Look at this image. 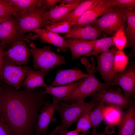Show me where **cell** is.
<instances>
[{"label":"cell","instance_id":"cell-37","mask_svg":"<svg viewBox=\"0 0 135 135\" xmlns=\"http://www.w3.org/2000/svg\"><path fill=\"white\" fill-rule=\"evenodd\" d=\"M115 132V129L114 127L112 126H106L103 132L99 133L96 132L94 135L111 134Z\"/></svg>","mask_w":135,"mask_h":135},{"label":"cell","instance_id":"cell-8","mask_svg":"<svg viewBox=\"0 0 135 135\" xmlns=\"http://www.w3.org/2000/svg\"><path fill=\"white\" fill-rule=\"evenodd\" d=\"M118 50L113 46L110 49L97 56L98 66L96 70L99 72L106 83L111 84L117 73L114 68V58Z\"/></svg>","mask_w":135,"mask_h":135},{"label":"cell","instance_id":"cell-26","mask_svg":"<svg viewBox=\"0 0 135 135\" xmlns=\"http://www.w3.org/2000/svg\"><path fill=\"white\" fill-rule=\"evenodd\" d=\"M98 102L92 100L90 105L88 107L80 117L77 124L75 130L79 133L87 132L91 127L90 114L92 108L97 104Z\"/></svg>","mask_w":135,"mask_h":135},{"label":"cell","instance_id":"cell-39","mask_svg":"<svg viewBox=\"0 0 135 135\" xmlns=\"http://www.w3.org/2000/svg\"><path fill=\"white\" fill-rule=\"evenodd\" d=\"M83 0H60V4H72L80 2Z\"/></svg>","mask_w":135,"mask_h":135},{"label":"cell","instance_id":"cell-15","mask_svg":"<svg viewBox=\"0 0 135 135\" xmlns=\"http://www.w3.org/2000/svg\"><path fill=\"white\" fill-rule=\"evenodd\" d=\"M63 38L92 40L98 39L102 32L91 25L84 27L74 26Z\"/></svg>","mask_w":135,"mask_h":135},{"label":"cell","instance_id":"cell-27","mask_svg":"<svg viewBox=\"0 0 135 135\" xmlns=\"http://www.w3.org/2000/svg\"><path fill=\"white\" fill-rule=\"evenodd\" d=\"M10 4L17 11L22 14L32 7H43L44 0H8Z\"/></svg>","mask_w":135,"mask_h":135},{"label":"cell","instance_id":"cell-44","mask_svg":"<svg viewBox=\"0 0 135 135\" xmlns=\"http://www.w3.org/2000/svg\"><path fill=\"white\" fill-rule=\"evenodd\" d=\"M90 131H88L87 132L81 133V134L80 135H87L88 134L90 133Z\"/></svg>","mask_w":135,"mask_h":135},{"label":"cell","instance_id":"cell-3","mask_svg":"<svg viewBox=\"0 0 135 135\" xmlns=\"http://www.w3.org/2000/svg\"><path fill=\"white\" fill-rule=\"evenodd\" d=\"M48 10L43 7H32L19 16L15 18L19 33L22 35L34 30L45 28L50 25L46 16Z\"/></svg>","mask_w":135,"mask_h":135},{"label":"cell","instance_id":"cell-42","mask_svg":"<svg viewBox=\"0 0 135 135\" xmlns=\"http://www.w3.org/2000/svg\"><path fill=\"white\" fill-rule=\"evenodd\" d=\"M68 130H62L59 134V135H65Z\"/></svg>","mask_w":135,"mask_h":135},{"label":"cell","instance_id":"cell-40","mask_svg":"<svg viewBox=\"0 0 135 135\" xmlns=\"http://www.w3.org/2000/svg\"><path fill=\"white\" fill-rule=\"evenodd\" d=\"M62 131L60 125L56 127L47 135H56L59 134Z\"/></svg>","mask_w":135,"mask_h":135},{"label":"cell","instance_id":"cell-31","mask_svg":"<svg viewBox=\"0 0 135 135\" xmlns=\"http://www.w3.org/2000/svg\"><path fill=\"white\" fill-rule=\"evenodd\" d=\"M21 14L10 4L8 0H0V16L7 18L13 16L16 18Z\"/></svg>","mask_w":135,"mask_h":135},{"label":"cell","instance_id":"cell-6","mask_svg":"<svg viewBox=\"0 0 135 135\" xmlns=\"http://www.w3.org/2000/svg\"><path fill=\"white\" fill-rule=\"evenodd\" d=\"M92 102V100L86 102L84 100H78L70 104L60 102L56 110L60 116L62 130H68L74 123L78 121Z\"/></svg>","mask_w":135,"mask_h":135},{"label":"cell","instance_id":"cell-2","mask_svg":"<svg viewBox=\"0 0 135 135\" xmlns=\"http://www.w3.org/2000/svg\"><path fill=\"white\" fill-rule=\"evenodd\" d=\"M80 60L86 68L88 76L69 96L60 99V102L75 100H84L87 97L111 86L110 84L100 82L95 76L96 63L93 59H91V64L85 57L81 58Z\"/></svg>","mask_w":135,"mask_h":135},{"label":"cell","instance_id":"cell-11","mask_svg":"<svg viewBox=\"0 0 135 135\" xmlns=\"http://www.w3.org/2000/svg\"><path fill=\"white\" fill-rule=\"evenodd\" d=\"M112 0H98L89 8L72 26L84 27L91 25L97 18L113 7Z\"/></svg>","mask_w":135,"mask_h":135},{"label":"cell","instance_id":"cell-1","mask_svg":"<svg viewBox=\"0 0 135 135\" xmlns=\"http://www.w3.org/2000/svg\"><path fill=\"white\" fill-rule=\"evenodd\" d=\"M0 96V120L7 124L14 135H28L37 120L45 102L44 91L13 86Z\"/></svg>","mask_w":135,"mask_h":135},{"label":"cell","instance_id":"cell-43","mask_svg":"<svg viewBox=\"0 0 135 135\" xmlns=\"http://www.w3.org/2000/svg\"><path fill=\"white\" fill-rule=\"evenodd\" d=\"M7 18L0 16V24L5 20Z\"/></svg>","mask_w":135,"mask_h":135},{"label":"cell","instance_id":"cell-32","mask_svg":"<svg viewBox=\"0 0 135 135\" xmlns=\"http://www.w3.org/2000/svg\"><path fill=\"white\" fill-rule=\"evenodd\" d=\"M72 26L68 22H58L51 23L44 29L55 33H65L69 32Z\"/></svg>","mask_w":135,"mask_h":135},{"label":"cell","instance_id":"cell-9","mask_svg":"<svg viewBox=\"0 0 135 135\" xmlns=\"http://www.w3.org/2000/svg\"><path fill=\"white\" fill-rule=\"evenodd\" d=\"M10 46L4 51L5 60L17 66L25 65L29 61V58L31 54L24 40H18Z\"/></svg>","mask_w":135,"mask_h":135},{"label":"cell","instance_id":"cell-17","mask_svg":"<svg viewBox=\"0 0 135 135\" xmlns=\"http://www.w3.org/2000/svg\"><path fill=\"white\" fill-rule=\"evenodd\" d=\"M64 39L71 50L73 60L86 55L92 50L91 40L71 38Z\"/></svg>","mask_w":135,"mask_h":135},{"label":"cell","instance_id":"cell-22","mask_svg":"<svg viewBox=\"0 0 135 135\" xmlns=\"http://www.w3.org/2000/svg\"><path fill=\"white\" fill-rule=\"evenodd\" d=\"M85 78L78 81L72 82L65 86H48L44 91L45 94H48L53 98L61 99L69 96L83 82Z\"/></svg>","mask_w":135,"mask_h":135},{"label":"cell","instance_id":"cell-29","mask_svg":"<svg viewBox=\"0 0 135 135\" xmlns=\"http://www.w3.org/2000/svg\"><path fill=\"white\" fill-rule=\"evenodd\" d=\"M104 103L98 102L97 104L92 108L90 114V119L92 131L90 135H94L97 132V129L104 119L103 110Z\"/></svg>","mask_w":135,"mask_h":135},{"label":"cell","instance_id":"cell-10","mask_svg":"<svg viewBox=\"0 0 135 135\" xmlns=\"http://www.w3.org/2000/svg\"><path fill=\"white\" fill-rule=\"evenodd\" d=\"M26 75V66L15 65L4 59L0 78L6 83L19 90Z\"/></svg>","mask_w":135,"mask_h":135},{"label":"cell","instance_id":"cell-21","mask_svg":"<svg viewBox=\"0 0 135 135\" xmlns=\"http://www.w3.org/2000/svg\"><path fill=\"white\" fill-rule=\"evenodd\" d=\"M124 12L126 22V29L124 31L126 40L125 48L130 46L132 52L129 55L134 54L135 50V11L134 10H129L126 9L120 10Z\"/></svg>","mask_w":135,"mask_h":135},{"label":"cell","instance_id":"cell-28","mask_svg":"<svg viewBox=\"0 0 135 135\" xmlns=\"http://www.w3.org/2000/svg\"><path fill=\"white\" fill-rule=\"evenodd\" d=\"M113 36L111 37H104L100 39L91 40L92 50L90 52L86 55L89 56L92 55L98 56L109 49L110 47L113 46Z\"/></svg>","mask_w":135,"mask_h":135},{"label":"cell","instance_id":"cell-30","mask_svg":"<svg viewBox=\"0 0 135 135\" xmlns=\"http://www.w3.org/2000/svg\"><path fill=\"white\" fill-rule=\"evenodd\" d=\"M128 60V57L122 50H118L114 58V66L117 72H120L126 69Z\"/></svg>","mask_w":135,"mask_h":135},{"label":"cell","instance_id":"cell-36","mask_svg":"<svg viewBox=\"0 0 135 135\" xmlns=\"http://www.w3.org/2000/svg\"><path fill=\"white\" fill-rule=\"evenodd\" d=\"M60 0H44L43 7L50 10L54 7L56 4L60 2Z\"/></svg>","mask_w":135,"mask_h":135},{"label":"cell","instance_id":"cell-4","mask_svg":"<svg viewBox=\"0 0 135 135\" xmlns=\"http://www.w3.org/2000/svg\"><path fill=\"white\" fill-rule=\"evenodd\" d=\"M30 53L33 58V67L35 70L39 69L48 73L56 66L65 64L64 56L52 51L49 46L38 48L33 42L30 44Z\"/></svg>","mask_w":135,"mask_h":135},{"label":"cell","instance_id":"cell-24","mask_svg":"<svg viewBox=\"0 0 135 135\" xmlns=\"http://www.w3.org/2000/svg\"><path fill=\"white\" fill-rule=\"evenodd\" d=\"M98 0H83L74 10L61 18L58 22H67L72 26L78 18Z\"/></svg>","mask_w":135,"mask_h":135},{"label":"cell","instance_id":"cell-12","mask_svg":"<svg viewBox=\"0 0 135 135\" xmlns=\"http://www.w3.org/2000/svg\"><path fill=\"white\" fill-rule=\"evenodd\" d=\"M111 85H118L122 88L124 94L127 98L134 97L135 92V67L134 64H130L124 71L117 72Z\"/></svg>","mask_w":135,"mask_h":135},{"label":"cell","instance_id":"cell-7","mask_svg":"<svg viewBox=\"0 0 135 135\" xmlns=\"http://www.w3.org/2000/svg\"><path fill=\"white\" fill-rule=\"evenodd\" d=\"M91 96L96 102H102L110 105L118 107L122 110L128 108L133 103L130 98L122 94L120 90L106 89L96 92Z\"/></svg>","mask_w":135,"mask_h":135},{"label":"cell","instance_id":"cell-33","mask_svg":"<svg viewBox=\"0 0 135 135\" xmlns=\"http://www.w3.org/2000/svg\"><path fill=\"white\" fill-rule=\"evenodd\" d=\"M114 45L118 50H122L125 48L126 43V40L124 30L120 29L118 30L113 36Z\"/></svg>","mask_w":135,"mask_h":135},{"label":"cell","instance_id":"cell-16","mask_svg":"<svg viewBox=\"0 0 135 135\" xmlns=\"http://www.w3.org/2000/svg\"><path fill=\"white\" fill-rule=\"evenodd\" d=\"M88 76L87 74H84L76 68L61 70L56 74L54 80L50 86L55 87L68 84L85 78Z\"/></svg>","mask_w":135,"mask_h":135},{"label":"cell","instance_id":"cell-5","mask_svg":"<svg viewBox=\"0 0 135 135\" xmlns=\"http://www.w3.org/2000/svg\"><path fill=\"white\" fill-rule=\"evenodd\" d=\"M91 25L107 34L113 36L119 30H124L126 20L123 12L112 7Z\"/></svg>","mask_w":135,"mask_h":135},{"label":"cell","instance_id":"cell-41","mask_svg":"<svg viewBox=\"0 0 135 135\" xmlns=\"http://www.w3.org/2000/svg\"><path fill=\"white\" fill-rule=\"evenodd\" d=\"M65 135H79V132L75 129L66 132Z\"/></svg>","mask_w":135,"mask_h":135},{"label":"cell","instance_id":"cell-18","mask_svg":"<svg viewBox=\"0 0 135 135\" xmlns=\"http://www.w3.org/2000/svg\"><path fill=\"white\" fill-rule=\"evenodd\" d=\"M32 31L37 34L42 42L52 44L63 52H66L68 48L63 38L57 34L42 28L36 29Z\"/></svg>","mask_w":135,"mask_h":135},{"label":"cell","instance_id":"cell-46","mask_svg":"<svg viewBox=\"0 0 135 135\" xmlns=\"http://www.w3.org/2000/svg\"><path fill=\"white\" fill-rule=\"evenodd\" d=\"M132 135H135V130L134 131Z\"/></svg>","mask_w":135,"mask_h":135},{"label":"cell","instance_id":"cell-20","mask_svg":"<svg viewBox=\"0 0 135 135\" xmlns=\"http://www.w3.org/2000/svg\"><path fill=\"white\" fill-rule=\"evenodd\" d=\"M118 125L117 135H132L135 130V106L134 102L123 114Z\"/></svg>","mask_w":135,"mask_h":135},{"label":"cell","instance_id":"cell-13","mask_svg":"<svg viewBox=\"0 0 135 135\" xmlns=\"http://www.w3.org/2000/svg\"><path fill=\"white\" fill-rule=\"evenodd\" d=\"M51 102H46L40 109L36 125V135H45L47 129L53 120L56 107L60 102V99L53 98Z\"/></svg>","mask_w":135,"mask_h":135},{"label":"cell","instance_id":"cell-23","mask_svg":"<svg viewBox=\"0 0 135 135\" xmlns=\"http://www.w3.org/2000/svg\"><path fill=\"white\" fill-rule=\"evenodd\" d=\"M82 2L72 4H60L58 6H56L46 12V17L51 24L58 22L74 10Z\"/></svg>","mask_w":135,"mask_h":135},{"label":"cell","instance_id":"cell-45","mask_svg":"<svg viewBox=\"0 0 135 135\" xmlns=\"http://www.w3.org/2000/svg\"><path fill=\"white\" fill-rule=\"evenodd\" d=\"M2 90L1 89V87H0V95L2 93Z\"/></svg>","mask_w":135,"mask_h":135},{"label":"cell","instance_id":"cell-19","mask_svg":"<svg viewBox=\"0 0 135 135\" xmlns=\"http://www.w3.org/2000/svg\"><path fill=\"white\" fill-rule=\"evenodd\" d=\"M26 66V78L21 83L20 86H24L30 90H33L40 86L46 88L48 86L45 83L44 78L48 73L42 70L35 71L30 67Z\"/></svg>","mask_w":135,"mask_h":135},{"label":"cell","instance_id":"cell-35","mask_svg":"<svg viewBox=\"0 0 135 135\" xmlns=\"http://www.w3.org/2000/svg\"><path fill=\"white\" fill-rule=\"evenodd\" d=\"M8 126L0 120V135H12Z\"/></svg>","mask_w":135,"mask_h":135},{"label":"cell","instance_id":"cell-25","mask_svg":"<svg viewBox=\"0 0 135 135\" xmlns=\"http://www.w3.org/2000/svg\"><path fill=\"white\" fill-rule=\"evenodd\" d=\"M122 111L116 106L108 105L105 106L103 110V119L109 124L118 125L123 117Z\"/></svg>","mask_w":135,"mask_h":135},{"label":"cell","instance_id":"cell-14","mask_svg":"<svg viewBox=\"0 0 135 135\" xmlns=\"http://www.w3.org/2000/svg\"><path fill=\"white\" fill-rule=\"evenodd\" d=\"M19 33L15 18H7L0 24V45L3 47L10 46L22 36Z\"/></svg>","mask_w":135,"mask_h":135},{"label":"cell","instance_id":"cell-38","mask_svg":"<svg viewBox=\"0 0 135 135\" xmlns=\"http://www.w3.org/2000/svg\"><path fill=\"white\" fill-rule=\"evenodd\" d=\"M4 51L3 47L0 45V78L2 70L4 60Z\"/></svg>","mask_w":135,"mask_h":135},{"label":"cell","instance_id":"cell-34","mask_svg":"<svg viewBox=\"0 0 135 135\" xmlns=\"http://www.w3.org/2000/svg\"><path fill=\"white\" fill-rule=\"evenodd\" d=\"M113 7L116 6L118 9L121 10L126 9L129 10H134L135 0H112Z\"/></svg>","mask_w":135,"mask_h":135}]
</instances>
